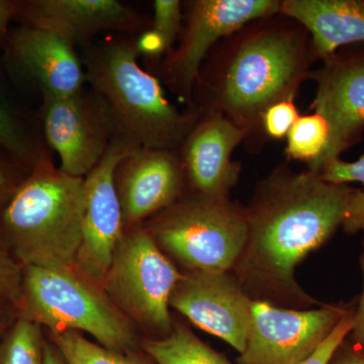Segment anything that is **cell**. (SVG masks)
Masks as SVG:
<instances>
[{
  "instance_id": "1",
  "label": "cell",
  "mask_w": 364,
  "mask_h": 364,
  "mask_svg": "<svg viewBox=\"0 0 364 364\" xmlns=\"http://www.w3.org/2000/svg\"><path fill=\"white\" fill-rule=\"evenodd\" d=\"M353 191L286 165L258 182L245 207L247 240L232 270L253 301L294 310L318 304L296 282L294 272L342 226Z\"/></svg>"
},
{
  "instance_id": "2",
  "label": "cell",
  "mask_w": 364,
  "mask_h": 364,
  "mask_svg": "<svg viewBox=\"0 0 364 364\" xmlns=\"http://www.w3.org/2000/svg\"><path fill=\"white\" fill-rule=\"evenodd\" d=\"M310 45L308 31L284 14L252 21L208 54L193 91V109L221 112L244 131L246 140H257L264 112L294 102L309 78Z\"/></svg>"
},
{
  "instance_id": "3",
  "label": "cell",
  "mask_w": 364,
  "mask_h": 364,
  "mask_svg": "<svg viewBox=\"0 0 364 364\" xmlns=\"http://www.w3.org/2000/svg\"><path fill=\"white\" fill-rule=\"evenodd\" d=\"M135 37L109 33L80 46L86 83L109 107L119 136L136 147L177 151L200 114L169 102L160 79L139 64Z\"/></svg>"
},
{
  "instance_id": "4",
  "label": "cell",
  "mask_w": 364,
  "mask_h": 364,
  "mask_svg": "<svg viewBox=\"0 0 364 364\" xmlns=\"http://www.w3.org/2000/svg\"><path fill=\"white\" fill-rule=\"evenodd\" d=\"M85 177L41 161L0 210V236L23 267L75 264L85 210Z\"/></svg>"
},
{
  "instance_id": "5",
  "label": "cell",
  "mask_w": 364,
  "mask_h": 364,
  "mask_svg": "<svg viewBox=\"0 0 364 364\" xmlns=\"http://www.w3.org/2000/svg\"><path fill=\"white\" fill-rule=\"evenodd\" d=\"M16 317L47 329L73 330L95 337L117 352L141 350L138 329L112 303L102 282L77 264L59 267H23Z\"/></svg>"
},
{
  "instance_id": "6",
  "label": "cell",
  "mask_w": 364,
  "mask_h": 364,
  "mask_svg": "<svg viewBox=\"0 0 364 364\" xmlns=\"http://www.w3.org/2000/svg\"><path fill=\"white\" fill-rule=\"evenodd\" d=\"M141 226L182 272H232L248 235L245 207L188 191Z\"/></svg>"
},
{
  "instance_id": "7",
  "label": "cell",
  "mask_w": 364,
  "mask_h": 364,
  "mask_svg": "<svg viewBox=\"0 0 364 364\" xmlns=\"http://www.w3.org/2000/svg\"><path fill=\"white\" fill-rule=\"evenodd\" d=\"M181 275L150 234L136 226L124 232L102 284L144 338L163 339L173 329L169 301Z\"/></svg>"
},
{
  "instance_id": "8",
  "label": "cell",
  "mask_w": 364,
  "mask_h": 364,
  "mask_svg": "<svg viewBox=\"0 0 364 364\" xmlns=\"http://www.w3.org/2000/svg\"><path fill=\"white\" fill-rule=\"evenodd\" d=\"M178 45L162 59L160 77L193 109L198 74L210 51L252 21L279 14V0H191L186 2Z\"/></svg>"
},
{
  "instance_id": "9",
  "label": "cell",
  "mask_w": 364,
  "mask_h": 364,
  "mask_svg": "<svg viewBox=\"0 0 364 364\" xmlns=\"http://www.w3.org/2000/svg\"><path fill=\"white\" fill-rule=\"evenodd\" d=\"M38 116L60 170L74 177L87 176L119 136L109 107L90 86L68 97H42Z\"/></svg>"
},
{
  "instance_id": "10",
  "label": "cell",
  "mask_w": 364,
  "mask_h": 364,
  "mask_svg": "<svg viewBox=\"0 0 364 364\" xmlns=\"http://www.w3.org/2000/svg\"><path fill=\"white\" fill-rule=\"evenodd\" d=\"M310 72L317 85L311 109L324 117L329 139L324 152L308 167L320 173L323 167L360 141L364 132V44L340 48Z\"/></svg>"
},
{
  "instance_id": "11",
  "label": "cell",
  "mask_w": 364,
  "mask_h": 364,
  "mask_svg": "<svg viewBox=\"0 0 364 364\" xmlns=\"http://www.w3.org/2000/svg\"><path fill=\"white\" fill-rule=\"evenodd\" d=\"M350 305L294 310L253 301L245 349L238 364H299L322 343Z\"/></svg>"
},
{
  "instance_id": "12",
  "label": "cell",
  "mask_w": 364,
  "mask_h": 364,
  "mask_svg": "<svg viewBox=\"0 0 364 364\" xmlns=\"http://www.w3.org/2000/svg\"><path fill=\"white\" fill-rule=\"evenodd\" d=\"M253 299L232 272H182L170 308L242 353L247 343Z\"/></svg>"
},
{
  "instance_id": "13",
  "label": "cell",
  "mask_w": 364,
  "mask_h": 364,
  "mask_svg": "<svg viewBox=\"0 0 364 364\" xmlns=\"http://www.w3.org/2000/svg\"><path fill=\"white\" fill-rule=\"evenodd\" d=\"M136 147L124 136H117L102 159L85 177L82 240L76 264L100 282L126 232L114 171L119 162Z\"/></svg>"
},
{
  "instance_id": "14",
  "label": "cell",
  "mask_w": 364,
  "mask_h": 364,
  "mask_svg": "<svg viewBox=\"0 0 364 364\" xmlns=\"http://www.w3.org/2000/svg\"><path fill=\"white\" fill-rule=\"evenodd\" d=\"M4 45L6 71L41 97H68L85 87L80 55L59 36L21 23L9 31Z\"/></svg>"
},
{
  "instance_id": "15",
  "label": "cell",
  "mask_w": 364,
  "mask_h": 364,
  "mask_svg": "<svg viewBox=\"0 0 364 364\" xmlns=\"http://www.w3.org/2000/svg\"><path fill=\"white\" fill-rule=\"evenodd\" d=\"M114 186L124 228L141 226L186 193L177 151L136 147L117 164Z\"/></svg>"
},
{
  "instance_id": "16",
  "label": "cell",
  "mask_w": 364,
  "mask_h": 364,
  "mask_svg": "<svg viewBox=\"0 0 364 364\" xmlns=\"http://www.w3.org/2000/svg\"><path fill=\"white\" fill-rule=\"evenodd\" d=\"M16 20L75 48L102 33L138 36L151 26L149 20L117 0H20Z\"/></svg>"
},
{
  "instance_id": "17",
  "label": "cell",
  "mask_w": 364,
  "mask_h": 364,
  "mask_svg": "<svg viewBox=\"0 0 364 364\" xmlns=\"http://www.w3.org/2000/svg\"><path fill=\"white\" fill-rule=\"evenodd\" d=\"M188 135L177 150L186 191L198 195L230 198L240 176V163L232 160L246 134L221 112H200Z\"/></svg>"
},
{
  "instance_id": "18",
  "label": "cell",
  "mask_w": 364,
  "mask_h": 364,
  "mask_svg": "<svg viewBox=\"0 0 364 364\" xmlns=\"http://www.w3.org/2000/svg\"><path fill=\"white\" fill-rule=\"evenodd\" d=\"M279 14L308 31L313 61L340 48L364 44V0H284Z\"/></svg>"
},
{
  "instance_id": "19",
  "label": "cell",
  "mask_w": 364,
  "mask_h": 364,
  "mask_svg": "<svg viewBox=\"0 0 364 364\" xmlns=\"http://www.w3.org/2000/svg\"><path fill=\"white\" fill-rule=\"evenodd\" d=\"M0 147L32 170L52 158L43 136L38 114L20 100L0 70Z\"/></svg>"
},
{
  "instance_id": "20",
  "label": "cell",
  "mask_w": 364,
  "mask_h": 364,
  "mask_svg": "<svg viewBox=\"0 0 364 364\" xmlns=\"http://www.w3.org/2000/svg\"><path fill=\"white\" fill-rule=\"evenodd\" d=\"M141 349L157 364H233L176 318L169 336L143 338Z\"/></svg>"
},
{
  "instance_id": "21",
  "label": "cell",
  "mask_w": 364,
  "mask_h": 364,
  "mask_svg": "<svg viewBox=\"0 0 364 364\" xmlns=\"http://www.w3.org/2000/svg\"><path fill=\"white\" fill-rule=\"evenodd\" d=\"M47 336L59 347L69 364H157L142 349L129 353L109 350L73 330L47 333Z\"/></svg>"
},
{
  "instance_id": "22",
  "label": "cell",
  "mask_w": 364,
  "mask_h": 364,
  "mask_svg": "<svg viewBox=\"0 0 364 364\" xmlns=\"http://www.w3.org/2000/svg\"><path fill=\"white\" fill-rule=\"evenodd\" d=\"M46 338L40 326L16 317L0 340V364H44Z\"/></svg>"
},
{
  "instance_id": "23",
  "label": "cell",
  "mask_w": 364,
  "mask_h": 364,
  "mask_svg": "<svg viewBox=\"0 0 364 364\" xmlns=\"http://www.w3.org/2000/svg\"><path fill=\"white\" fill-rule=\"evenodd\" d=\"M287 139V156L305 162L309 167L324 152L329 139V126L324 117L315 112L299 116Z\"/></svg>"
},
{
  "instance_id": "24",
  "label": "cell",
  "mask_w": 364,
  "mask_h": 364,
  "mask_svg": "<svg viewBox=\"0 0 364 364\" xmlns=\"http://www.w3.org/2000/svg\"><path fill=\"white\" fill-rule=\"evenodd\" d=\"M318 176L332 183L360 182L364 186V154L355 162H345L341 159L332 160L323 167ZM342 227L347 234L364 231V191L354 189L349 198Z\"/></svg>"
},
{
  "instance_id": "25",
  "label": "cell",
  "mask_w": 364,
  "mask_h": 364,
  "mask_svg": "<svg viewBox=\"0 0 364 364\" xmlns=\"http://www.w3.org/2000/svg\"><path fill=\"white\" fill-rule=\"evenodd\" d=\"M153 14L150 28L161 36L170 52L181 32L183 21L181 2L179 0H155Z\"/></svg>"
},
{
  "instance_id": "26",
  "label": "cell",
  "mask_w": 364,
  "mask_h": 364,
  "mask_svg": "<svg viewBox=\"0 0 364 364\" xmlns=\"http://www.w3.org/2000/svg\"><path fill=\"white\" fill-rule=\"evenodd\" d=\"M23 265L14 257L0 236V301L14 306L20 299Z\"/></svg>"
},
{
  "instance_id": "27",
  "label": "cell",
  "mask_w": 364,
  "mask_h": 364,
  "mask_svg": "<svg viewBox=\"0 0 364 364\" xmlns=\"http://www.w3.org/2000/svg\"><path fill=\"white\" fill-rule=\"evenodd\" d=\"M299 117L298 109L291 100L273 105L262 117L263 135L273 140H282Z\"/></svg>"
},
{
  "instance_id": "28",
  "label": "cell",
  "mask_w": 364,
  "mask_h": 364,
  "mask_svg": "<svg viewBox=\"0 0 364 364\" xmlns=\"http://www.w3.org/2000/svg\"><path fill=\"white\" fill-rule=\"evenodd\" d=\"M354 309L355 306L350 305L343 317L340 318L339 322L333 328L327 338L318 345V348L309 358L299 364H330L335 351L351 332Z\"/></svg>"
},
{
  "instance_id": "29",
  "label": "cell",
  "mask_w": 364,
  "mask_h": 364,
  "mask_svg": "<svg viewBox=\"0 0 364 364\" xmlns=\"http://www.w3.org/2000/svg\"><path fill=\"white\" fill-rule=\"evenodd\" d=\"M32 170L0 147V210L11 200Z\"/></svg>"
},
{
  "instance_id": "30",
  "label": "cell",
  "mask_w": 364,
  "mask_h": 364,
  "mask_svg": "<svg viewBox=\"0 0 364 364\" xmlns=\"http://www.w3.org/2000/svg\"><path fill=\"white\" fill-rule=\"evenodd\" d=\"M135 44L139 55H143L148 59H163L169 52L164 39L151 28L136 36Z\"/></svg>"
},
{
  "instance_id": "31",
  "label": "cell",
  "mask_w": 364,
  "mask_h": 364,
  "mask_svg": "<svg viewBox=\"0 0 364 364\" xmlns=\"http://www.w3.org/2000/svg\"><path fill=\"white\" fill-rule=\"evenodd\" d=\"M359 264L363 272V293L358 299V305L354 309L353 326L346 340L356 350L364 353V251L359 257Z\"/></svg>"
},
{
  "instance_id": "32",
  "label": "cell",
  "mask_w": 364,
  "mask_h": 364,
  "mask_svg": "<svg viewBox=\"0 0 364 364\" xmlns=\"http://www.w3.org/2000/svg\"><path fill=\"white\" fill-rule=\"evenodd\" d=\"M20 0H0V44H4L9 33V25L16 20Z\"/></svg>"
},
{
  "instance_id": "33",
  "label": "cell",
  "mask_w": 364,
  "mask_h": 364,
  "mask_svg": "<svg viewBox=\"0 0 364 364\" xmlns=\"http://www.w3.org/2000/svg\"><path fill=\"white\" fill-rule=\"evenodd\" d=\"M330 364H364V353L356 350L346 339L335 351Z\"/></svg>"
},
{
  "instance_id": "34",
  "label": "cell",
  "mask_w": 364,
  "mask_h": 364,
  "mask_svg": "<svg viewBox=\"0 0 364 364\" xmlns=\"http://www.w3.org/2000/svg\"><path fill=\"white\" fill-rule=\"evenodd\" d=\"M16 318V313L14 306L11 304L0 301V340L2 339Z\"/></svg>"
},
{
  "instance_id": "35",
  "label": "cell",
  "mask_w": 364,
  "mask_h": 364,
  "mask_svg": "<svg viewBox=\"0 0 364 364\" xmlns=\"http://www.w3.org/2000/svg\"><path fill=\"white\" fill-rule=\"evenodd\" d=\"M44 364H69L59 347L48 336L45 343Z\"/></svg>"
},
{
  "instance_id": "36",
  "label": "cell",
  "mask_w": 364,
  "mask_h": 364,
  "mask_svg": "<svg viewBox=\"0 0 364 364\" xmlns=\"http://www.w3.org/2000/svg\"><path fill=\"white\" fill-rule=\"evenodd\" d=\"M363 246H364V240H363Z\"/></svg>"
}]
</instances>
